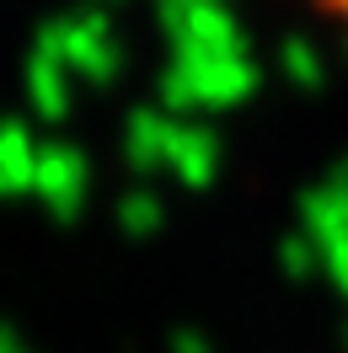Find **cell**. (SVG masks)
Listing matches in <instances>:
<instances>
[{"instance_id": "obj_1", "label": "cell", "mask_w": 348, "mask_h": 353, "mask_svg": "<svg viewBox=\"0 0 348 353\" xmlns=\"http://www.w3.org/2000/svg\"><path fill=\"white\" fill-rule=\"evenodd\" d=\"M289 6L305 11V17H311V22H316L327 38L348 54V0H289Z\"/></svg>"}]
</instances>
